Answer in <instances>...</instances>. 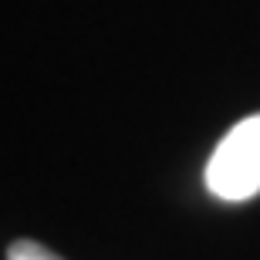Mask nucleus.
Listing matches in <instances>:
<instances>
[{"mask_svg":"<svg viewBox=\"0 0 260 260\" xmlns=\"http://www.w3.org/2000/svg\"><path fill=\"white\" fill-rule=\"evenodd\" d=\"M7 260H61L58 253H51L48 247H41L34 240H14L7 250Z\"/></svg>","mask_w":260,"mask_h":260,"instance_id":"obj_2","label":"nucleus"},{"mask_svg":"<svg viewBox=\"0 0 260 260\" xmlns=\"http://www.w3.org/2000/svg\"><path fill=\"white\" fill-rule=\"evenodd\" d=\"M206 186L226 203H240L260 193V115L243 118L223 135L206 162Z\"/></svg>","mask_w":260,"mask_h":260,"instance_id":"obj_1","label":"nucleus"}]
</instances>
